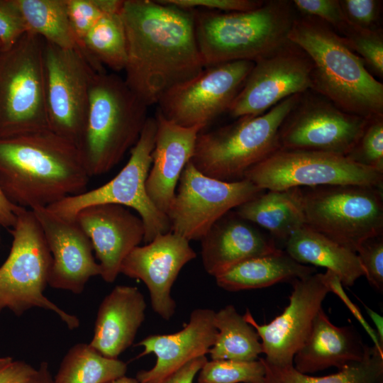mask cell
<instances>
[{"mask_svg":"<svg viewBox=\"0 0 383 383\" xmlns=\"http://www.w3.org/2000/svg\"><path fill=\"white\" fill-rule=\"evenodd\" d=\"M285 252L301 264L324 267L335 272L343 285L352 286L365 276L357 253L306 225L285 241Z\"/></svg>","mask_w":383,"mask_h":383,"instance_id":"cell-26","label":"cell"},{"mask_svg":"<svg viewBox=\"0 0 383 383\" xmlns=\"http://www.w3.org/2000/svg\"><path fill=\"white\" fill-rule=\"evenodd\" d=\"M265 369L263 383H383V352L366 345L362 360L352 362L337 373L313 377L297 371L293 365L279 367L260 357Z\"/></svg>","mask_w":383,"mask_h":383,"instance_id":"cell-29","label":"cell"},{"mask_svg":"<svg viewBox=\"0 0 383 383\" xmlns=\"http://www.w3.org/2000/svg\"><path fill=\"white\" fill-rule=\"evenodd\" d=\"M367 313L370 317L373 323L376 327V333L382 344H383V318L377 312L369 308L367 306L364 305Z\"/></svg>","mask_w":383,"mask_h":383,"instance_id":"cell-48","label":"cell"},{"mask_svg":"<svg viewBox=\"0 0 383 383\" xmlns=\"http://www.w3.org/2000/svg\"><path fill=\"white\" fill-rule=\"evenodd\" d=\"M365 346L353 326L333 325L321 308L306 340L294 356L293 366L306 374L331 367L340 370L362 360Z\"/></svg>","mask_w":383,"mask_h":383,"instance_id":"cell-25","label":"cell"},{"mask_svg":"<svg viewBox=\"0 0 383 383\" xmlns=\"http://www.w3.org/2000/svg\"><path fill=\"white\" fill-rule=\"evenodd\" d=\"M245 178L265 191L338 184L383 188L382 172L345 155L309 150L279 149Z\"/></svg>","mask_w":383,"mask_h":383,"instance_id":"cell-11","label":"cell"},{"mask_svg":"<svg viewBox=\"0 0 383 383\" xmlns=\"http://www.w3.org/2000/svg\"><path fill=\"white\" fill-rule=\"evenodd\" d=\"M82 54L97 72H106L104 66L125 70L127 44L121 12L105 14L94 25L84 40Z\"/></svg>","mask_w":383,"mask_h":383,"instance_id":"cell-31","label":"cell"},{"mask_svg":"<svg viewBox=\"0 0 383 383\" xmlns=\"http://www.w3.org/2000/svg\"><path fill=\"white\" fill-rule=\"evenodd\" d=\"M356 253L369 283L383 290V234L369 238L359 245Z\"/></svg>","mask_w":383,"mask_h":383,"instance_id":"cell-38","label":"cell"},{"mask_svg":"<svg viewBox=\"0 0 383 383\" xmlns=\"http://www.w3.org/2000/svg\"><path fill=\"white\" fill-rule=\"evenodd\" d=\"M146 307L138 287L116 286L99 306L90 346L105 357L118 358L133 344Z\"/></svg>","mask_w":383,"mask_h":383,"instance_id":"cell-24","label":"cell"},{"mask_svg":"<svg viewBox=\"0 0 383 383\" xmlns=\"http://www.w3.org/2000/svg\"><path fill=\"white\" fill-rule=\"evenodd\" d=\"M301 95H292L261 115L242 116L217 129L201 131L192 163L202 174L221 181L245 179L250 169L279 149L280 126Z\"/></svg>","mask_w":383,"mask_h":383,"instance_id":"cell-6","label":"cell"},{"mask_svg":"<svg viewBox=\"0 0 383 383\" xmlns=\"http://www.w3.org/2000/svg\"><path fill=\"white\" fill-rule=\"evenodd\" d=\"M215 311L196 309L189 321L179 331L171 334L150 335L137 343L143 351L137 357L153 353L155 365L137 373L139 383H159L189 361L208 354L213 345L217 329L214 325Z\"/></svg>","mask_w":383,"mask_h":383,"instance_id":"cell-21","label":"cell"},{"mask_svg":"<svg viewBox=\"0 0 383 383\" xmlns=\"http://www.w3.org/2000/svg\"><path fill=\"white\" fill-rule=\"evenodd\" d=\"M121 16L127 44L124 80L148 106L204 68L194 10L160 0H124Z\"/></svg>","mask_w":383,"mask_h":383,"instance_id":"cell-1","label":"cell"},{"mask_svg":"<svg viewBox=\"0 0 383 383\" xmlns=\"http://www.w3.org/2000/svg\"><path fill=\"white\" fill-rule=\"evenodd\" d=\"M304 94L280 126L279 149L347 156L370 120L348 113L321 95Z\"/></svg>","mask_w":383,"mask_h":383,"instance_id":"cell-14","label":"cell"},{"mask_svg":"<svg viewBox=\"0 0 383 383\" xmlns=\"http://www.w3.org/2000/svg\"><path fill=\"white\" fill-rule=\"evenodd\" d=\"M11 233L10 252L0 267V313L7 309L19 316L38 307L55 313L69 329H77L80 323L77 316L44 295L52 259L33 210L20 208Z\"/></svg>","mask_w":383,"mask_h":383,"instance_id":"cell-7","label":"cell"},{"mask_svg":"<svg viewBox=\"0 0 383 383\" xmlns=\"http://www.w3.org/2000/svg\"><path fill=\"white\" fill-rule=\"evenodd\" d=\"M74 219L92 245L100 276L107 283L113 282L123 261L144 240L142 218L126 206L101 204L82 209Z\"/></svg>","mask_w":383,"mask_h":383,"instance_id":"cell-20","label":"cell"},{"mask_svg":"<svg viewBox=\"0 0 383 383\" xmlns=\"http://www.w3.org/2000/svg\"><path fill=\"white\" fill-rule=\"evenodd\" d=\"M345 21L350 27L376 29L380 15V1L377 0L340 1Z\"/></svg>","mask_w":383,"mask_h":383,"instance_id":"cell-41","label":"cell"},{"mask_svg":"<svg viewBox=\"0 0 383 383\" xmlns=\"http://www.w3.org/2000/svg\"><path fill=\"white\" fill-rule=\"evenodd\" d=\"M207 360L206 356L196 357L159 383H193L195 377Z\"/></svg>","mask_w":383,"mask_h":383,"instance_id":"cell-45","label":"cell"},{"mask_svg":"<svg viewBox=\"0 0 383 383\" xmlns=\"http://www.w3.org/2000/svg\"><path fill=\"white\" fill-rule=\"evenodd\" d=\"M347 157L360 165L383 173V117L370 121Z\"/></svg>","mask_w":383,"mask_h":383,"instance_id":"cell-37","label":"cell"},{"mask_svg":"<svg viewBox=\"0 0 383 383\" xmlns=\"http://www.w3.org/2000/svg\"><path fill=\"white\" fill-rule=\"evenodd\" d=\"M109 383H139V382L136 379V378L128 377L125 375Z\"/></svg>","mask_w":383,"mask_h":383,"instance_id":"cell-49","label":"cell"},{"mask_svg":"<svg viewBox=\"0 0 383 383\" xmlns=\"http://www.w3.org/2000/svg\"><path fill=\"white\" fill-rule=\"evenodd\" d=\"M127 364L102 355L89 344L74 345L64 356L54 383H109L126 375Z\"/></svg>","mask_w":383,"mask_h":383,"instance_id":"cell-32","label":"cell"},{"mask_svg":"<svg viewBox=\"0 0 383 383\" xmlns=\"http://www.w3.org/2000/svg\"><path fill=\"white\" fill-rule=\"evenodd\" d=\"M43 50L44 40L28 31L0 50V135L49 128Z\"/></svg>","mask_w":383,"mask_h":383,"instance_id":"cell-10","label":"cell"},{"mask_svg":"<svg viewBox=\"0 0 383 383\" xmlns=\"http://www.w3.org/2000/svg\"><path fill=\"white\" fill-rule=\"evenodd\" d=\"M123 4V0H67L70 23L82 53L90 29L104 15L120 13Z\"/></svg>","mask_w":383,"mask_h":383,"instance_id":"cell-35","label":"cell"},{"mask_svg":"<svg viewBox=\"0 0 383 383\" xmlns=\"http://www.w3.org/2000/svg\"><path fill=\"white\" fill-rule=\"evenodd\" d=\"M25 383H54L48 363L40 362L33 376Z\"/></svg>","mask_w":383,"mask_h":383,"instance_id":"cell-47","label":"cell"},{"mask_svg":"<svg viewBox=\"0 0 383 383\" xmlns=\"http://www.w3.org/2000/svg\"><path fill=\"white\" fill-rule=\"evenodd\" d=\"M157 121L148 117L138 140L130 150L123 169L109 182L96 189L67 196L47 208L57 215L74 220L82 209L92 205L114 204L137 211L145 226L143 241L171 231L167 215L158 210L146 192V179L152 164Z\"/></svg>","mask_w":383,"mask_h":383,"instance_id":"cell-9","label":"cell"},{"mask_svg":"<svg viewBox=\"0 0 383 383\" xmlns=\"http://www.w3.org/2000/svg\"><path fill=\"white\" fill-rule=\"evenodd\" d=\"M162 2L188 10L206 9L220 12L248 11L261 6L260 0H160Z\"/></svg>","mask_w":383,"mask_h":383,"instance_id":"cell-42","label":"cell"},{"mask_svg":"<svg viewBox=\"0 0 383 383\" xmlns=\"http://www.w3.org/2000/svg\"><path fill=\"white\" fill-rule=\"evenodd\" d=\"M28 27L17 0H0V50L12 47Z\"/></svg>","mask_w":383,"mask_h":383,"instance_id":"cell-39","label":"cell"},{"mask_svg":"<svg viewBox=\"0 0 383 383\" xmlns=\"http://www.w3.org/2000/svg\"><path fill=\"white\" fill-rule=\"evenodd\" d=\"M28 31L64 49L79 50L67 13V0H17Z\"/></svg>","mask_w":383,"mask_h":383,"instance_id":"cell-33","label":"cell"},{"mask_svg":"<svg viewBox=\"0 0 383 383\" xmlns=\"http://www.w3.org/2000/svg\"><path fill=\"white\" fill-rule=\"evenodd\" d=\"M265 369L260 357L252 361L211 360L198 372V383H263Z\"/></svg>","mask_w":383,"mask_h":383,"instance_id":"cell-34","label":"cell"},{"mask_svg":"<svg viewBox=\"0 0 383 383\" xmlns=\"http://www.w3.org/2000/svg\"><path fill=\"white\" fill-rule=\"evenodd\" d=\"M312 62L289 42L254 62L228 112L233 118L259 116L282 100L312 89Z\"/></svg>","mask_w":383,"mask_h":383,"instance_id":"cell-16","label":"cell"},{"mask_svg":"<svg viewBox=\"0 0 383 383\" xmlns=\"http://www.w3.org/2000/svg\"><path fill=\"white\" fill-rule=\"evenodd\" d=\"M157 132L146 192L155 206L167 213L181 174L191 161L199 133L204 126L184 127L166 119L157 110Z\"/></svg>","mask_w":383,"mask_h":383,"instance_id":"cell-22","label":"cell"},{"mask_svg":"<svg viewBox=\"0 0 383 383\" xmlns=\"http://www.w3.org/2000/svg\"><path fill=\"white\" fill-rule=\"evenodd\" d=\"M250 223L230 211L201 239L202 264L209 274L216 277L240 262L279 250Z\"/></svg>","mask_w":383,"mask_h":383,"instance_id":"cell-23","label":"cell"},{"mask_svg":"<svg viewBox=\"0 0 383 383\" xmlns=\"http://www.w3.org/2000/svg\"><path fill=\"white\" fill-rule=\"evenodd\" d=\"M35 372V368L23 361L12 360L0 368V383H25Z\"/></svg>","mask_w":383,"mask_h":383,"instance_id":"cell-44","label":"cell"},{"mask_svg":"<svg viewBox=\"0 0 383 383\" xmlns=\"http://www.w3.org/2000/svg\"><path fill=\"white\" fill-rule=\"evenodd\" d=\"M33 211L52 255L48 285L80 294L92 277L101 274L89 238L74 219L64 218L47 207Z\"/></svg>","mask_w":383,"mask_h":383,"instance_id":"cell-19","label":"cell"},{"mask_svg":"<svg viewBox=\"0 0 383 383\" xmlns=\"http://www.w3.org/2000/svg\"><path fill=\"white\" fill-rule=\"evenodd\" d=\"M288 39L311 60V89L348 113L383 117V84L331 26L313 16H296Z\"/></svg>","mask_w":383,"mask_h":383,"instance_id":"cell-3","label":"cell"},{"mask_svg":"<svg viewBox=\"0 0 383 383\" xmlns=\"http://www.w3.org/2000/svg\"><path fill=\"white\" fill-rule=\"evenodd\" d=\"M289 303L283 312L267 324H258L249 310L243 317L262 340L265 360L272 365H293L296 353L306 340L313 321L330 290L322 273H314L292 282Z\"/></svg>","mask_w":383,"mask_h":383,"instance_id":"cell-17","label":"cell"},{"mask_svg":"<svg viewBox=\"0 0 383 383\" xmlns=\"http://www.w3.org/2000/svg\"><path fill=\"white\" fill-rule=\"evenodd\" d=\"M350 48L379 77L383 76V35L380 28L360 29L348 26L343 33Z\"/></svg>","mask_w":383,"mask_h":383,"instance_id":"cell-36","label":"cell"},{"mask_svg":"<svg viewBox=\"0 0 383 383\" xmlns=\"http://www.w3.org/2000/svg\"><path fill=\"white\" fill-rule=\"evenodd\" d=\"M292 3L303 15L318 18L342 34L348 26L338 0H294Z\"/></svg>","mask_w":383,"mask_h":383,"instance_id":"cell-40","label":"cell"},{"mask_svg":"<svg viewBox=\"0 0 383 383\" xmlns=\"http://www.w3.org/2000/svg\"><path fill=\"white\" fill-rule=\"evenodd\" d=\"M196 256L189 241L172 231L135 247L123 261L120 273L147 287L155 313L170 320L176 303L171 289L182 267Z\"/></svg>","mask_w":383,"mask_h":383,"instance_id":"cell-18","label":"cell"},{"mask_svg":"<svg viewBox=\"0 0 383 383\" xmlns=\"http://www.w3.org/2000/svg\"><path fill=\"white\" fill-rule=\"evenodd\" d=\"M263 192L245 178L224 182L208 177L189 161L181 174L166 213L171 231L189 241L201 240L226 213Z\"/></svg>","mask_w":383,"mask_h":383,"instance_id":"cell-12","label":"cell"},{"mask_svg":"<svg viewBox=\"0 0 383 383\" xmlns=\"http://www.w3.org/2000/svg\"><path fill=\"white\" fill-rule=\"evenodd\" d=\"M301 189L305 225L356 252L383 234L382 188L338 184Z\"/></svg>","mask_w":383,"mask_h":383,"instance_id":"cell-8","label":"cell"},{"mask_svg":"<svg viewBox=\"0 0 383 383\" xmlns=\"http://www.w3.org/2000/svg\"><path fill=\"white\" fill-rule=\"evenodd\" d=\"M322 276L330 292L335 293L344 302L370 335L374 343V346L379 350L383 352V344L381 343L375 330L370 326L363 317L359 308L353 303L347 296L343 288V284L339 277L335 272L328 270H327L324 274L322 273Z\"/></svg>","mask_w":383,"mask_h":383,"instance_id":"cell-43","label":"cell"},{"mask_svg":"<svg viewBox=\"0 0 383 383\" xmlns=\"http://www.w3.org/2000/svg\"><path fill=\"white\" fill-rule=\"evenodd\" d=\"M214 325L218 332L209 352L211 360L252 361L262 353L257 332L233 305L215 311Z\"/></svg>","mask_w":383,"mask_h":383,"instance_id":"cell-30","label":"cell"},{"mask_svg":"<svg viewBox=\"0 0 383 383\" xmlns=\"http://www.w3.org/2000/svg\"><path fill=\"white\" fill-rule=\"evenodd\" d=\"M13 360L11 357H0V368L11 362Z\"/></svg>","mask_w":383,"mask_h":383,"instance_id":"cell-50","label":"cell"},{"mask_svg":"<svg viewBox=\"0 0 383 383\" xmlns=\"http://www.w3.org/2000/svg\"><path fill=\"white\" fill-rule=\"evenodd\" d=\"M235 209L242 218L286 241L305 225L300 188L266 190Z\"/></svg>","mask_w":383,"mask_h":383,"instance_id":"cell-28","label":"cell"},{"mask_svg":"<svg viewBox=\"0 0 383 383\" xmlns=\"http://www.w3.org/2000/svg\"><path fill=\"white\" fill-rule=\"evenodd\" d=\"M89 177L77 146L50 128L0 135V189L18 206L48 207L84 192Z\"/></svg>","mask_w":383,"mask_h":383,"instance_id":"cell-2","label":"cell"},{"mask_svg":"<svg viewBox=\"0 0 383 383\" xmlns=\"http://www.w3.org/2000/svg\"><path fill=\"white\" fill-rule=\"evenodd\" d=\"M20 208L11 203L0 189V226L13 228Z\"/></svg>","mask_w":383,"mask_h":383,"instance_id":"cell-46","label":"cell"},{"mask_svg":"<svg viewBox=\"0 0 383 383\" xmlns=\"http://www.w3.org/2000/svg\"><path fill=\"white\" fill-rule=\"evenodd\" d=\"M314 267L301 264L285 251H277L245 260L215 277L224 290L238 292L260 289L301 279L316 273Z\"/></svg>","mask_w":383,"mask_h":383,"instance_id":"cell-27","label":"cell"},{"mask_svg":"<svg viewBox=\"0 0 383 383\" xmlns=\"http://www.w3.org/2000/svg\"><path fill=\"white\" fill-rule=\"evenodd\" d=\"M254 62L240 60L209 67L172 88L157 103L167 120L184 127L204 126L228 111Z\"/></svg>","mask_w":383,"mask_h":383,"instance_id":"cell-15","label":"cell"},{"mask_svg":"<svg viewBox=\"0 0 383 383\" xmlns=\"http://www.w3.org/2000/svg\"><path fill=\"white\" fill-rule=\"evenodd\" d=\"M148 108L124 79L106 72L94 74L77 145L89 177L109 172L135 145L148 118Z\"/></svg>","mask_w":383,"mask_h":383,"instance_id":"cell-5","label":"cell"},{"mask_svg":"<svg viewBox=\"0 0 383 383\" xmlns=\"http://www.w3.org/2000/svg\"><path fill=\"white\" fill-rule=\"evenodd\" d=\"M45 98L48 127L77 146L84 131L96 72L82 52L44 41Z\"/></svg>","mask_w":383,"mask_h":383,"instance_id":"cell-13","label":"cell"},{"mask_svg":"<svg viewBox=\"0 0 383 383\" xmlns=\"http://www.w3.org/2000/svg\"><path fill=\"white\" fill-rule=\"evenodd\" d=\"M292 1H265L248 11L194 10L196 40L204 67L256 62L285 46L296 17Z\"/></svg>","mask_w":383,"mask_h":383,"instance_id":"cell-4","label":"cell"}]
</instances>
